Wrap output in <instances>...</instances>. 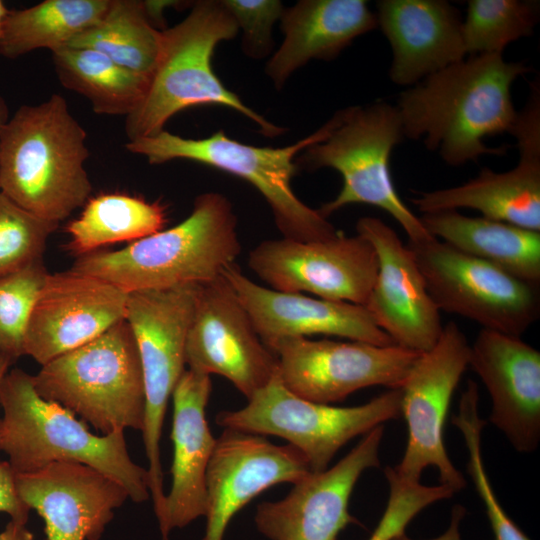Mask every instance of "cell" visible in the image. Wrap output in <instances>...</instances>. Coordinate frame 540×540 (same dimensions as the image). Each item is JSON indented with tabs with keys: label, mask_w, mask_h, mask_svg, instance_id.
<instances>
[{
	"label": "cell",
	"mask_w": 540,
	"mask_h": 540,
	"mask_svg": "<svg viewBox=\"0 0 540 540\" xmlns=\"http://www.w3.org/2000/svg\"><path fill=\"white\" fill-rule=\"evenodd\" d=\"M529 71L503 54H478L427 76L399 94L404 137L423 140L454 167L505 154L506 146L488 147L484 139L510 133L518 113L511 87Z\"/></svg>",
	"instance_id": "6da1fadb"
},
{
	"label": "cell",
	"mask_w": 540,
	"mask_h": 540,
	"mask_svg": "<svg viewBox=\"0 0 540 540\" xmlns=\"http://www.w3.org/2000/svg\"><path fill=\"white\" fill-rule=\"evenodd\" d=\"M88 155L86 132L63 96L21 106L0 132V191L59 224L91 195Z\"/></svg>",
	"instance_id": "7a4b0ae2"
},
{
	"label": "cell",
	"mask_w": 540,
	"mask_h": 540,
	"mask_svg": "<svg viewBox=\"0 0 540 540\" xmlns=\"http://www.w3.org/2000/svg\"><path fill=\"white\" fill-rule=\"evenodd\" d=\"M241 253L237 218L224 195L196 197L191 214L116 251L78 256L72 271L107 281L126 293L205 284Z\"/></svg>",
	"instance_id": "3957f363"
},
{
	"label": "cell",
	"mask_w": 540,
	"mask_h": 540,
	"mask_svg": "<svg viewBox=\"0 0 540 540\" xmlns=\"http://www.w3.org/2000/svg\"><path fill=\"white\" fill-rule=\"evenodd\" d=\"M0 450L15 474L30 473L57 461L90 466L118 482L129 499L150 498L147 469L130 458L124 432L95 435L63 406L42 398L32 375L14 368L0 382Z\"/></svg>",
	"instance_id": "277c9868"
},
{
	"label": "cell",
	"mask_w": 540,
	"mask_h": 540,
	"mask_svg": "<svg viewBox=\"0 0 540 540\" xmlns=\"http://www.w3.org/2000/svg\"><path fill=\"white\" fill-rule=\"evenodd\" d=\"M238 26L221 1L202 0L177 25L162 30V46L145 95L125 117L128 141L154 136L176 113L199 105H220L250 119L268 137L284 133L248 107L212 68L216 46L232 39Z\"/></svg>",
	"instance_id": "5b68a950"
},
{
	"label": "cell",
	"mask_w": 540,
	"mask_h": 540,
	"mask_svg": "<svg viewBox=\"0 0 540 540\" xmlns=\"http://www.w3.org/2000/svg\"><path fill=\"white\" fill-rule=\"evenodd\" d=\"M335 125L334 115L312 134L285 147H257L236 141L219 130L202 139L184 138L168 131L128 141L126 149L159 165L186 159L236 175L254 186L265 198L284 238L311 242L331 239L337 230L318 209L302 202L291 180L296 158L309 146L325 140Z\"/></svg>",
	"instance_id": "8992f818"
},
{
	"label": "cell",
	"mask_w": 540,
	"mask_h": 540,
	"mask_svg": "<svg viewBox=\"0 0 540 540\" xmlns=\"http://www.w3.org/2000/svg\"><path fill=\"white\" fill-rule=\"evenodd\" d=\"M329 136L303 150L297 168H331L342 177L337 196L318 211L328 219L347 205L366 204L388 213L411 242L431 238L420 218L401 200L390 171V156L404 135L396 106L377 101L338 110Z\"/></svg>",
	"instance_id": "52a82bcc"
},
{
	"label": "cell",
	"mask_w": 540,
	"mask_h": 540,
	"mask_svg": "<svg viewBox=\"0 0 540 540\" xmlns=\"http://www.w3.org/2000/svg\"><path fill=\"white\" fill-rule=\"evenodd\" d=\"M36 392L79 415L102 435L143 430L145 395L133 332L123 319L90 342L41 366Z\"/></svg>",
	"instance_id": "ba28073f"
},
{
	"label": "cell",
	"mask_w": 540,
	"mask_h": 540,
	"mask_svg": "<svg viewBox=\"0 0 540 540\" xmlns=\"http://www.w3.org/2000/svg\"><path fill=\"white\" fill-rule=\"evenodd\" d=\"M401 399V389H389L358 406L316 403L290 392L277 372L246 406L219 412L216 423L224 429L283 438L302 453L311 472L318 473L351 439L399 418Z\"/></svg>",
	"instance_id": "9c48e42d"
},
{
	"label": "cell",
	"mask_w": 540,
	"mask_h": 540,
	"mask_svg": "<svg viewBox=\"0 0 540 540\" xmlns=\"http://www.w3.org/2000/svg\"><path fill=\"white\" fill-rule=\"evenodd\" d=\"M199 290L188 284L128 293V322L141 361L145 413L142 430L148 460V487L159 525L164 522L166 495L160 460L163 421L175 385L185 371V342Z\"/></svg>",
	"instance_id": "30bf717a"
},
{
	"label": "cell",
	"mask_w": 540,
	"mask_h": 540,
	"mask_svg": "<svg viewBox=\"0 0 540 540\" xmlns=\"http://www.w3.org/2000/svg\"><path fill=\"white\" fill-rule=\"evenodd\" d=\"M407 246L440 311L518 337L539 318V285L436 238Z\"/></svg>",
	"instance_id": "8fae6325"
},
{
	"label": "cell",
	"mask_w": 540,
	"mask_h": 540,
	"mask_svg": "<svg viewBox=\"0 0 540 540\" xmlns=\"http://www.w3.org/2000/svg\"><path fill=\"white\" fill-rule=\"evenodd\" d=\"M470 344L459 326H443L435 345L420 354L401 387V415L406 420L408 439L404 455L393 467L408 482H420L429 466L439 473L441 485L454 493L466 486L462 474L451 462L444 445V425L452 395L469 367Z\"/></svg>",
	"instance_id": "7c38bea8"
},
{
	"label": "cell",
	"mask_w": 540,
	"mask_h": 540,
	"mask_svg": "<svg viewBox=\"0 0 540 540\" xmlns=\"http://www.w3.org/2000/svg\"><path fill=\"white\" fill-rule=\"evenodd\" d=\"M270 351L282 384L308 401L330 404L371 386L401 389L420 352L398 345L305 337L286 338Z\"/></svg>",
	"instance_id": "4fadbf2b"
},
{
	"label": "cell",
	"mask_w": 540,
	"mask_h": 540,
	"mask_svg": "<svg viewBox=\"0 0 540 540\" xmlns=\"http://www.w3.org/2000/svg\"><path fill=\"white\" fill-rule=\"evenodd\" d=\"M248 265L271 289L362 306L378 272L370 242L343 232L322 241H262L250 251Z\"/></svg>",
	"instance_id": "5bb4252c"
},
{
	"label": "cell",
	"mask_w": 540,
	"mask_h": 540,
	"mask_svg": "<svg viewBox=\"0 0 540 540\" xmlns=\"http://www.w3.org/2000/svg\"><path fill=\"white\" fill-rule=\"evenodd\" d=\"M185 363L197 373L228 379L247 399L278 372L231 285L220 277L199 285L185 342Z\"/></svg>",
	"instance_id": "9a60e30c"
},
{
	"label": "cell",
	"mask_w": 540,
	"mask_h": 540,
	"mask_svg": "<svg viewBox=\"0 0 540 540\" xmlns=\"http://www.w3.org/2000/svg\"><path fill=\"white\" fill-rule=\"evenodd\" d=\"M384 425L366 433L335 465L310 473L278 501L257 505L258 531L271 540H337L349 524L359 521L349 513V500L361 474L379 467Z\"/></svg>",
	"instance_id": "2e32d148"
},
{
	"label": "cell",
	"mask_w": 540,
	"mask_h": 540,
	"mask_svg": "<svg viewBox=\"0 0 540 540\" xmlns=\"http://www.w3.org/2000/svg\"><path fill=\"white\" fill-rule=\"evenodd\" d=\"M510 134L516 138L519 160L514 168L495 172L483 168L466 183L418 193L410 201L422 214L479 211L482 217L540 232V100L530 96L517 113Z\"/></svg>",
	"instance_id": "e0dca14e"
},
{
	"label": "cell",
	"mask_w": 540,
	"mask_h": 540,
	"mask_svg": "<svg viewBox=\"0 0 540 540\" xmlns=\"http://www.w3.org/2000/svg\"><path fill=\"white\" fill-rule=\"evenodd\" d=\"M356 232L370 242L378 260L364 307L395 345L420 353L430 350L443 325L413 253L379 218H360Z\"/></svg>",
	"instance_id": "ac0fdd59"
},
{
	"label": "cell",
	"mask_w": 540,
	"mask_h": 540,
	"mask_svg": "<svg viewBox=\"0 0 540 540\" xmlns=\"http://www.w3.org/2000/svg\"><path fill=\"white\" fill-rule=\"evenodd\" d=\"M128 293L94 276L48 274L30 316L23 355L41 366L125 319Z\"/></svg>",
	"instance_id": "d6986e66"
},
{
	"label": "cell",
	"mask_w": 540,
	"mask_h": 540,
	"mask_svg": "<svg viewBox=\"0 0 540 540\" xmlns=\"http://www.w3.org/2000/svg\"><path fill=\"white\" fill-rule=\"evenodd\" d=\"M310 473L306 459L292 445L279 446L262 435L224 429L206 473L203 540H223L235 514L261 492L280 483L294 485Z\"/></svg>",
	"instance_id": "ffe728a7"
},
{
	"label": "cell",
	"mask_w": 540,
	"mask_h": 540,
	"mask_svg": "<svg viewBox=\"0 0 540 540\" xmlns=\"http://www.w3.org/2000/svg\"><path fill=\"white\" fill-rule=\"evenodd\" d=\"M16 487L44 520L47 540H99L114 510L129 498L109 476L72 461L16 474Z\"/></svg>",
	"instance_id": "44dd1931"
},
{
	"label": "cell",
	"mask_w": 540,
	"mask_h": 540,
	"mask_svg": "<svg viewBox=\"0 0 540 540\" xmlns=\"http://www.w3.org/2000/svg\"><path fill=\"white\" fill-rule=\"evenodd\" d=\"M222 276L269 350L282 339L318 334L380 346L395 345L362 305L277 291L252 281L236 263L227 266Z\"/></svg>",
	"instance_id": "7402d4cb"
},
{
	"label": "cell",
	"mask_w": 540,
	"mask_h": 540,
	"mask_svg": "<svg viewBox=\"0 0 540 540\" xmlns=\"http://www.w3.org/2000/svg\"><path fill=\"white\" fill-rule=\"evenodd\" d=\"M469 366L492 401L490 423L518 452L540 441V352L521 337L481 329L470 345Z\"/></svg>",
	"instance_id": "603a6c76"
},
{
	"label": "cell",
	"mask_w": 540,
	"mask_h": 540,
	"mask_svg": "<svg viewBox=\"0 0 540 540\" xmlns=\"http://www.w3.org/2000/svg\"><path fill=\"white\" fill-rule=\"evenodd\" d=\"M377 24L387 38L389 78L413 86L466 57L459 10L444 0H380Z\"/></svg>",
	"instance_id": "cb8c5ba5"
},
{
	"label": "cell",
	"mask_w": 540,
	"mask_h": 540,
	"mask_svg": "<svg viewBox=\"0 0 540 540\" xmlns=\"http://www.w3.org/2000/svg\"><path fill=\"white\" fill-rule=\"evenodd\" d=\"M211 388L209 375L188 369L171 395L172 484L166 495L164 523L160 528L162 540H169L172 529L184 528L206 514V473L216 444L206 420Z\"/></svg>",
	"instance_id": "d4e9b609"
},
{
	"label": "cell",
	"mask_w": 540,
	"mask_h": 540,
	"mask_svg": "<svg viewBox=\"0 0 540 540\" xmlns=\"http://www.w3.org/2000/svg\"><path fill=\"white\" fill-rule=\"evenodd\" d=\"M280 20L284 38L265 69L277 89L309 61H331L378 27L364 0H301L284 8Z\"/></svg>",
	"instance_id": "484cf974"
},
{
	"label": "cell",
	"mask_w": 540,
	"mask_h": 540,
	"mask_svg": "<svg viewBox=\"0 0 540 540\" xmlns=\"http://www.w3.org/2000/svg\"><path fill=\"white\" fill-rule=\"evenodd\" d=\"M419 218L434 238L539 285L540 232L454 210L425 213Z\"/></svg>",
	"instance_id": "4316f807"
},
{
	"label": "cell",
	"mask_w": 540,
	"mask_h": 540,
	"mask_svg": "<svg viewBox=\"0 0 540 540\" xmlns=\"http://www.w3.org/2000/svg\"><path fill=\"white\" fill-rule=\"evenodd\" d=\"M111 0H45L9 11L0 34V54L15 59L40 48L52 52L96 25Z\"/></svg>",
	"instance_id": "83f0119b"
},
{
	"label": "cell",
	"mask_w": 540,
	"mask_h": 540,
	"mask_svg": "<svg viewBox=\"0 0 540 540\" xmlns=\"http://www.w3.org/2000/svg\"><path fill=\"white\" fill-rule=\"evenodd\" d=\"M52 59L61 84L89 100L98 114L127 117L148 87V77L91 49L64 46L52 52Z\"/></svg>",
	"instance_id": "f1b7e54d"
},
{
	"label": "cell",
	"mask_w": 540,
	"mask_h": 540,
	"mask_svg": "<svg viewBox=\"0 0 540 540\" xmlns=\"http://www.w3.org/2000/svg\"><path fill=\"white\" fill-rule=\"evenodd\" d=\"M165 207L141 197L105 193L89 198L80 216L66 231L69 250L82 256L123 241H137L163 229Z\"/></svg>",
	"instance_id": "f546056e"
},
{
	"label": "cell",
	"mask_w": 540,
	"mask_h": 540,
	"mask_svg": "<svg viewBox=\"0 0 540 540\" xmlns=\"http://www.w3.org/2000/svg\"><path fill=\"white\" fill-rule=\"evenodd\" d=\"M67 46L97 51L150 78L160 55L162 30L148 19L143 1L111 0L102 19Z\"/></svg>",
	"instance_id": "4dcf8cb0"
},
{
	"label": "cell",
	"mask_w": 540,
	"mask_h": 540,
	"mask_svg": "<svg viewBox=\"0 0 540 540\" xmlns=\"http://www.w3.org/2000/svg\"><path fill=\"white\" fill-rule=\"evenodd\" d=\"M462 23L466 54H502L512 42L533 34L539 2L529 0H469Z\"/></svg>",
	"instance_id": "1f68e13d"
},
{
	"label": "cell",
	"mask_w": 540,
	"mask_h": 540,
	"mask_svg": "<svg viewBox=\"0 0 540 540\" xmlns=\"http://www.w3.org/2000/svg\"><path fill=\"white\" fill-rule=\"evenodd\" d=\"M478 385L467 381L461 393L458 413L451 418L452 424L462 433L469 459L467 472L482 500L494 535V540H531L506 514L500 505L485 471L481 452V434L486 421L479 416Z\"/></svg>",
	"instance_id": "d6a6232c"
},
{
	"label": "cell",
	"mask_w": 540,
	"mask_h": 540,
	"mask_svg": "<svg viewBox=\"0 0 540 540\" xmlns=\"http://www.w3.org/2000/svg\"><path fill=\"white\" fill-rule=\"evenodd\" d=\"M43 259L0 278V353L23 355L25 331L48 276Z\"/></svg>",
	"instance_id": "836d02e7"
},
{
	"label": "cell",
	"mask_w": 540,
	"mask_h": 540,
	"mask_svg": "<svg viewBox=\"0 0 540 540\" xmlns=\"http://www.w3.org/2000/svg\"><path fill=\"white\" fill-rule=\"evenodd\" d=\"M57 227L0 191V278L43 259L46 242Z\"/></svg>",
	"instance_id": "e575fe53"
},
{
	"label": "cell",
	"mask_w": 540,
	"mask_h": 540,
	"mask_svg": "<svg viewBox=\"0 0 540 540\" xmlns=\"http://www.w3.org/2000/svg\"><path fill=\"white\" fill-rule=\"evenodd\" d=\"M389 484L387 506L368 540H393L405 533L407 525L427 506L452 497L453 490L444 485L425 486L399 478L392 467L385 469Z\"/></svg>",
	"instance_id": "d590c367"
},
{
	"label": "cell",
	"mask_w": 540,
	"mask_h": 540,
	"mask_svg": "<svg viewBox=\"0 0 540 540\" xmlns=\"http://www.w3.org/2000/svg\"><path fill=\"white\" fill-rule=\"evenodd\" d=\"M242 30V48L246 55L261 59L273 48L272 30L284 7L277 0H221Z\"/></svg>",
	"instance_id": "8d00e7d4"
},
{
	"label": "cell",
	"mask_w": 540,
	"mask_h": 540,
	"mask_svg": "<svg viewBox=\"0 0 540 540\" xmlns=\"http://www.w3.org/2000/svg\"><path fill=\"white\" fill-rule=\"evenodd\" d=\"M0 512L13 522L26 525L30 508L20 498L16 487V474L8 461L0 460Z\"/></svg>",
	"instance_id": "74e56055"
},
{
	"label": "cell",
	"mask_w": 540,
	"mask_h": 540,
	"mask_svg": "<svg viewBox=\"0 0 540 540\" xmlns=\"http://www.w3.org/2000/svg\"><path fill=\"white\" fill-rule=\"evenodd\" d=\"M466 510L463 506L457 504L452 508L451 518L448 528L441 535L424 540H461L460 523L464 518ZM393 540H418L408 537L405 533L400 534Z\"/></svg>",
	"instance_id": "f35d334b"
},
{
	"label": "cell",
	"mask_w": 540,
	"mask_h": 540,
	"mask_svg": "<svg viewBox=\"0 0 540 540\" xmlns=\"http://www.w3.org/2000/svg\"><path fill=\"white\" fill-rule=\"evenodd\" d=\"M179 1H143L146 15L150 22L155 26L163 23V12L166 8L179 5ZM156 27V26H155Z\"/></svg>",
	"instance_id": "ab89813d"
},
{
	"label": "cell",
	"mask_w": 540,
	"mask_h": 540,
	"mask_svg": "<svg viewBox=\"0 0 540 540\" xmlns=\"http://www.w3.org/2000/svg\"><path fill=\"white\" fill-rule=\"evenodd\" d=\"M0 540H34L26 525L10 521L0 533Z\"/></svg>",
	"instance_id": "60d3db41"
},
{
	"label": "cell",
	"mask_w": 540,
	"mask_h": 540,
	"mask_svg": "<svg viewBox=\"0 0 540 540\" xmlns=\"http://www.w3.org/2000/svg\"><path fill=\"white\" fill-rule=\"evenodd\" d=\"M14 361L7 355L0 353V382L4 375L7 373L9 366ZM0 433H1V418H0Z\"/></svg>",
	"instance_id": "b9f144b4"
},
{
	"label": "cell",
	"mask_w": 540,
	"mask_h": 540,
	"mask_svg": "<svg viewBox=\"0 0 540 540\" xmlns=\"http://www.w3.org/2000/svg\"><path fill=\"white\" fill-rule=\"evenodd\" d=\"M8 108L5 100L0 95V132L8 121Z\"/></svg>",
	"instance_id": "7bdbcfd3"
},
{
	"label": "cell",
	"mask_w": 540,
	"mask_h": 540,
	"mask_svg": "<svg viewBox=\"0 0 540 540\" xmlns=\"http://www.w3.org/2000/svg\"><path fill=\"white\" fill-rule=\"evenodd\" d=\"M9 10L6 8L4 3L0 1V34L2 31L3 22L5 20V17L7 16Z\"/></svg>",
	"instance_id": "ee69618b"
}]
</instances>
